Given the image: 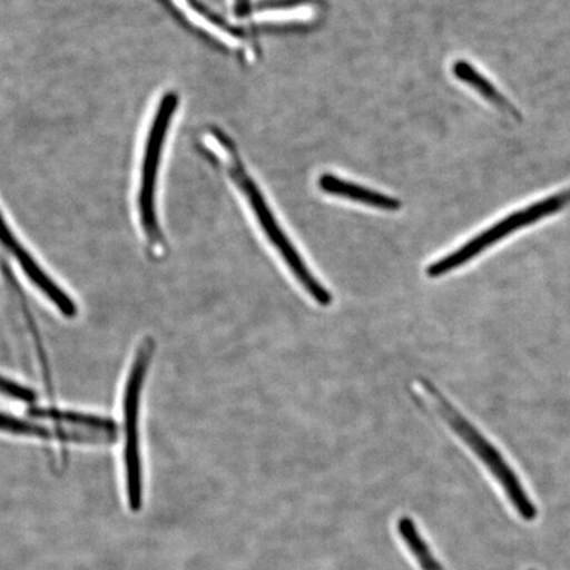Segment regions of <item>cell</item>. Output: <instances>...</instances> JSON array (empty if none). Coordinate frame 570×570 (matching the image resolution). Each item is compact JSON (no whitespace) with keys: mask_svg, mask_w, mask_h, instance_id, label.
<instances>
[{"mask_svg":"<svg viewBox=\"0 0 570 570\" xmlns=\"http://www.w3.org/2000/svg\"><path fill=\"white\" fill-rule=\"evenodd\" d=\"M318 187L326 195L345 198L348 199V202L368 206V208L386 212H396L402 208V204L399 199L362 187V185L345 181L344 178L336 175H321L318 178Z\"/></svg>","mask_w":570,"mask_h":570,"instance_id":"obj_7","label":"cell"},{"mask_svg":"<svg viewBox=\"0 0 570 570\" xmlns=\"http://www.w3.org/2000/svg\"><path fill=\"white\" fill-rule=\"evenodd\" d=\"M177 107L176 92L167 91L156 107L147 132L145 149H142L138 212L142 234L153 246H159L163 240L158 214H156V185H158L164 145H166L167 134Z\"/></svg>","mask_w":570,"mask_h":570,"instance_id":"obj_3","label":"cell"},{"mask_svg":"<svg viewBox=\"0 0 570 570\" xmlns=\"http://www.w3.org/2000/svg\"><path fill=\"white\" fill-rule=\"evenodd\" d=\"M453 73L460 81L469 85L470 88L480 92L483 98L494 104L504 112L511 114L515 118L519 117V111L505 99L501 92L491 83L487 77H483L479 70L474 69L466 61H458L453 66Z\"/></svg>","mask_w":570,"mask_h":570,"instance_id":"obj_11","label":"cell"},{"mask_svg":"<svg viewBox=\"0 0 570 570\" xmlns=\"http://www.w3.org/2000/svg\"><path fill=\"white\" fill-rule=\"evenodd\" d=\"M203 142L205 151L213 156L220 166L226 168L232 180L240 194L247 199L263 234L266 235L269 244L273 245L282 256L295 279L308 292L309 296L321 306H330L333 303L331 291H327L302 258L298 249L292 244L288 235L282 229L279 220L275 217L265 196L258 185L247 174L244 164L240 163L234 142L218 130H209L204 134Z\"/></svg>","mask_w":570,"mask_h":570,"instance_id":"obj_1","label":"cell"},{"mask_svg":"<svg viewBox=\"0 0 570 570\" xmlns=\"http://www.w3.org/2000/svg\"><path fill=\"white\" fill-rule=\"evenodd\" d=\"M32 419L41 420V422H52L69 424L81 431L114 434L116 436L117 424L109 417L90 415V413H81L68 410L33 407L30 410Z\"/></svg>","mask_w":570,"mask_h":570,"instance_id":"obj_9","label":"cell"},{"mask_svg":"<svg viewBox=\"0 0 570 570\" xmlns=\"http://www.w3.org/2000/svg\"><path fill=\"white\" fill-rule=\"evenodd\" d=\"M423 386L436 403L438 411L443 416L449 426L459 434V438L465 443L476 458H479L483 465L488 468L491 475L498 481L499 487L502 488L505 498L509 499L512 508L517 514L525 520V522H533L538 517L537 505L533 504L529 494L520 482L519 476L511 469L509 462L503 459L501 452L484 439L479 430L469 423V420L463 417L461 413L446 401V397L433 386V384L424 380Z\"/></svg>","mask_w":570,"mask_h":570,"instance_id":"obj_2","label":"cell"},{"mask_svg":"<svg viewBox=\"0 0 570 570\" xmlns=\"http://www.w3.org/2000/svg\"><path fill=\"white\" fill-rule=\"evenodd\" d=\"M168 2L173 3L176 10L181 11L191 23L202 27L203 30L208 31V33L226 41L227 45H244L245 35H242L240 31L227 24L226 21L218 18L216 13L209 12L198 0H168Z\"/></svg>","mask_w":570,"mask_h":570,"instance_id":"obj_8","label":"cell"},{"mask_svg":"<svg viewBox=\"0 0 570 570\" xmlns=\"http://www.w3.org/2000/svg\"><path fill=\"white\" fill-rule=\"evenodd\" d=\"M234 10L238 17L244 18L252 11V4L249 0H234Z\"/></svg>","mask_w":570,"mask_h":570,"instance_id":"obj_12","label":"cell"},{"mask_svg":"<svg viewBox=\"0 0 570 570\" xmlns=\"http://www.w3.org/2000/svg\"><path fill=\"white\" fill-rule=\"evenodd\" d=\"M154 341L145 340L134 356L130 374H128L124 394L125 425V473L128 502L132 510H139L141 504L142 476L139 438V419L142 386L154 355Z\"/></svg>","mask_w":570,"mask_h":570,"instance_id":"obj_4","label":"cell"},{"mask_svg":"<svg viewBox=\"0 0 570 570\" xmlns=\"http://www.w3.org/2000/svg\"><path fill=\"white\" fill-rule=\"evenodd\" d=\"M396 532L420 570H445L420 533L415 520L407 515L399 518Z\"/></svg>","mask_w":570,"mask_h":570,"instance_id":"obj_10","label":"cell"},{"mask_svg":"<svg viewBox=\"0 0 570 570\" xmlns=\"http://www.w3.org/2000/svg\"><path fill=\"white\" fill-rule=\"evenodd\" d=\"M0 432L17 434V436L38 438L42 440H59L66 443L96 444L114 440V434L88 431H69L62 428H49L45 424L28 422V420L7 415L0 412Z\"/></svg>","mask_w":570,"mask_h":570,"instance_id":"obj_6","label":"cell"},{"mask_svg":"<svg viewBox=\"0 0 570 570\" xmlns=\"http://www.w3.org/2000/svg\"><path fill=\"white\" fill-rule=\"evenodd\" d=\"M564 199L558 195L544 199V202L539 204H534L522 212L511 214L510 217L504 218L501 223L494 226H491L487 232L476 235V237L469 240L466 245L461 246L459 249H455V252L428 266V277L436 279V277L444 276L448 273H451V271L466 265L469 261L479 256L484 252V249L497 244V242L508 237L509 234L514 233L518 229H522L523 226L530 225L534 223V220L550 216V214L564 208Z\"/></svg>","mask_w":570,"mask_h":570,"instance_id":"obj_5","label":"cell"}]
</instances>
